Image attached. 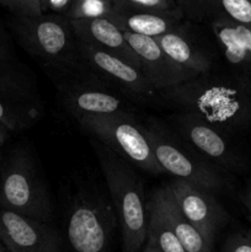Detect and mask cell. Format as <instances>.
Segmentation results:
<instances>
[{"instance_id": "16", "label": "cell", "mask_w": 251, "mask_h": 252, "mask_svg": "<svg viewBox=\"0 0 251 252\" xmlns=\"http://www.w3.org/2000/svg\"><path fill=\"white\" fill-rule=\"evenodd\" d=\"M155 39L165 54L191 79L211 71V58L197 46L182 26Z\"/></svg>"}, {"instance_id": "27", "label": "cell", "mask_w": 251, "mask_h": 252, "mask_svg": "<svg viewBox=\"0 0 251 252\" xmlns=\"http://www.w3.org/2000/svg\"><path fill=\"white\" fill-rule=\"evenodd\" d=\"M71 2L73 0H42L43 14L52 11L53 14H63V16H65Z\"/></svg>"}, {"instance_id": "21", "label": "cell", "mask_w": 251, "mask_h": 252, "mask_svg": "<svg viewBox=\"0 0 251 252\" xmlns=\"http://www.w3.org/2000/svg\"><path fill=\"white\" fill-rule=\"evenodd\" d=\"M145 245L157 252H186L165 218L159 199L154 192L148 201V230Z\"/></svg>"}, {"instance_id": "26", "label": "cell", "mask_w": 251, "mask_h": 252, "mask_svg": "<svg viewBox=\"0 0 251 252\" xmlns=\"http://www.w3.org/2000/svg\"><path fill=\"white\" fill-rule=\"evenodd\" d=\"M223 252H251V239L241 234L231 235L226 240Z\"/></svg>"}, {"instance_id": "14", "label": "cell", "mask_w": 251, "mask_h": 252, "mask_svg": "<svg viewBox=\"0 0 251 252\" xmlns=\"http://www.w3.org/2000/svg\"><path fill=\"white\" fill-rule=\"evenodd\" d=\"M79 41L113 54L134 68L142 69L140 61L127 42L125 32L108 19L69 20Z\"/></svg>"}, {"instance_id": "13", "label": "cell", "mask_w": 251, "mask_h": 252, "mask_svg": "<svg viewBox=\"0 0 251 252\" xmlns=\"http://www.w3.org/2000/svg\"><path fill=\"white\" fill-rule=\"evenodd\" d=\"M125 36L139 58L143 73L157 93L191 80L189 75L165 54L155 38L129 32H125Z\"/></svg>"}, {"instance_id": "19", "label": "cell", "mask_w": 251, "mask_h": 252, "mask_svg": "<svg viewBox=\"0 0 251 252\" xmlns=\"http://www.w3.org/2000/svg\"><path fill=\"white\" fill-rule=\"evenodd\" d=\"M159 203L161 206L162 212L165 214V218L169 221L170 226L174 230L175 235L177 236L179 241L181 243L182 248L186 252H216L214 246H212L206 239L203 238L201 233L185 218L184 214L177 207L171 192L165 185L164 187H160L157 191Z\"/></svg>"}, {"instance_id": "6", "label": "cell", "mask_w": 251, "mask_h": 252, "mask_svg": "<svg viewBox=\"0 0 251 252\" xmlns=\"http://www.w3.org/2000/svg\"><path fill=\"white\" fill-rule=\"evenodd\" d=\"M91 138L112 150L133 166L154 176L164 175L135 115L85 116L75 118Z\"/></svg>"}, {"instance_id": "29", "label": "cell", "mask_w": 251, "mask_h": 252, "mask_svg": "<svg viewBox=\"0 0 251 252\" xmlns=\"http://www.w3.org/2000/svg\"><path fill=\"white\" fill-rule=\"evenodd\" d=\"M7 135H9V130L2 127V126H0V145H2L6 142Z\"/></svg>"}, {"instance_id": "10", "label": "cell", "mask_w": 251, "mask_h": 252, "mask_svg": "<svg viewBox=\"0 0 251 252\" xmlns=\"http://www.w3.org/2000/svg\"><path fill=\"white\" fill-rule=\"evenodd\" d=\"M62 105L74 118L85 116L134 115L128 98L91 78L78 76L56 84Z\"/></svg>"}, {"instance_id": "32", "label": "cell", "mask_w": 251, "mask_h": 252, "mask_svg": "<svg viewBox=\"0 0 251 252\" xmlns=\"http://www.w3.org/2000/svg\"><path fill=\"white\" fill-rule=\"evenodd\" d=\"M0 252H5L4 248H2V245H1V243H0Z\"/></svg>"}, {"instance_id": "28", "label": "cell", "mask_w": 251, "mask_h": 252, "mask_svg": "<svg viewBox=\"0 0 251 252\" xmlns=\"http://www.w3.org/2000/svg\"><path fill=\"white\" fill-rule=\"evenodd\" d=\"M0 59L1 61H14V49L6 32L0 27Z\"/></svg>"}, {"instance_id": "25", "label": "cell", "mask_w": 251, "mask_h": 252, "mask_svg": "<svg viewBox=\"0 0 251 252\" xmlns=\"http://www.w3.org/2000/svg\"><path fill=\"white\" fill-rule=\"evenodd\" d=\"M123 1L137 9L152 10V11H172L180 7L176 0H123Z\"/></svg>"}, {"instance_id": "7", "label": "cell", "mask_w": 251, "mask_h": 252, "mask_svg": "<svg viewBox=\"0 0 251 252\" xmlns=\"http://www.w3.org/2000/svg\"><path fill=\"white\" fill-rule=\"evenodd\" d=\"M117 223L112 203L101 194H75L66 223V236L75 252H106Z\"/></svg>"}, {"instance_id": "3", "label": "cell", "mask_w": 251, "mask_h": 252, "mask_svg": "<svg viewBox=\"0 0 251 252\" xmlns=\"http://www.w3.org/2000/svg\"><path fill=\"white\" fill-rule=\"evenodd\" d=\"M90 143L100 162L121 226L123 252H140L147 243L148 230V202L142 180L133 165L106 145L95 139Z\"/></svg>"}, {"instance_id": "33", "label": "cell", "mask_w": 251, "mask_h": 252, "mask_svg": "<svg viewBox=\"0 0 251 252\" xmlns=\"http://www.w3.org/2000/svg\"><path fill=\"white\" fill-rule=\"evenodd\" d=\"M0 174H1V164H0Z\"/></svg>"}, {"instance_id": "18", "label": "cell", "mask_w": 251, "mask_h": 252, "mask_svg": "<svg viewBox=\"0 0 251 252\" xmlns=\"http://www.w3.org/2000/svg\"><path fill=\"white\" fill-rule=\"evenodd\" d=\"M179 6L194 21L225 20L251 29V0H180Z\"/></svg>"}, {"instance_id": "2", "label": "cell", "mask_w": 251, "mask_h": 252, "mask_svg": "<svg viewBox=\"0 0 251 252\" xmlns=\"http://www.w3.org/2000/svg\"><path fill=\"white\" fill-rule=\"evenodd\" d=\"M11 27L20 44L54 84L85 75L78 39L65 16L43 14L38 17H15Z\"/></svg>"}, {"instance_id": "23", "label": "cell", "mask_w": 251, "mask_h": 252, "mask_svg": "<svg viewBox=\"0 0 251 252\" xmlns=\"http://www.w3.org/2000/svg\"><path fill=\"white\" fill-rule=\"evenodd\" d=\"M120 0H73L66 11L68 20L111 19Z\"/></svg>"}, {"instance_id": "15", "label": "cell", "mask_w": 251, "mask_h": 252, "mask_svg": "<svg viewBox=\"0 0 251 252\" xmlns=\"http://www.w3.org/2000/svg\"><path fill=\"white\" fill-rule=\"evenodd\" d=\"M184 17L185 15L180 7L172 11H152L137 9L120 0L110 20L123 32L157 38L180 29Z\"/></svg>"}, {"instance_id": "4", "label": "cell", "mask_w": 251, "mask_h": 252, "mask_svg": "<svg viewBox=\"0 0 251 252\" xmlns=\"http://www.w3.org/2000/svg\"><path fill=\"white\" fill-rule=\"evenodd\" d=\"M143 126L155 159L165 174L212 193L226 189L223 170L189 147L167 123L149 117Z\"/></svg>"}, {"instance_id": "31", "label": "cell", "mask_w": 251, "mask_h": 252, "mask_svg": "<svg viewBox=\"0 0 251 252\" xmlns=\"http://www.w3.org/2000/svg\"><path fill=\"white\" fill-rule=\"evenodd\" d=\"M140 252H157V251L154 250V249H153V248H150V246L144 245V248L142 249V251H140Z\"/></svg>"}, {"instance_id": "24", "label": "cell", "mask_w": 251, "mask_h": 252, "mask_svg": "<svg viewBox=\"0 0 251 252\" xmlns=\"http://www.w3.org/2000/svg\"><path fill=\"white\" fill-rule=\"evenodd\" d=\"M0 4L15 17H38L43 15L42 0H0Z\"/></svg>"}, {"instance_id": "17", "label": "cell", "mask_w": 251, "mask_h": 252, "mask_svg": "<svg viewBox=\"0 0 251 252\" xmlns=\"http://www.w3.org/2000/svg\"><path fill=\"white\" fill-rule=\"evenodd\" d=\"M225 61L239 73L251 75V29L225 20L211 22Z\"/></svg>"}, {"instance_id": "20", "label": "cell", "mask_w": 251, "mask_h": 252, "mask_svg": "<svg viewBox=\"0 0 251 252\" xmlns=\"http://www.w3.org/2000/svg\"><path fill=\"white\" fill-rule=\"evenodd\" d=\"M0 96L42 105L34 76L15 61L0 59Z\"/></svg>"}, {"instance_id": "11", "label": "cell", "mask_w": 251, "mask_h": 252, "mask_svg": "<svg viewBox=\"0 0 251 252\" xmlns=\"http://www.w3.org/2000/svg\"><path fill=\"white\" fill-rule=\"evenodd\" d=\"M166 186L185 218L214 246L217 234L229 220L228 213L214 193L179 179Z\"/></svg>"}, {"instance_id": "9", "label": "cell", "mask_w": 251, "mask_h": 252, "mask_svg": "<svg viewBox=\"0 0 251 252\" xmlns=\"http://www.w3.org/2000/svg\"><path fill=\"white\" fill-rule=\"evenodd\" d=\"M166 123L189 147L219 169L241 171L246 167L245 158L228 133L186 112H177L169 116Z\"/></svg>"}, {"instance_id": "1", "label": "cell", "mask_w": 251, "mask_h": 252, "mask_svg": "<svg viewBox=\"0 0 251 252\" xmlns=\"http://www.w3.org/2000/svg\"><path fill=\"white\" fill-rule=\"evenodd\" d=\"M157 97L228 134L251 128V75L206 74L157 93Z\"/></svg>"}, {"instance_id": "30", "label": "cell", "mask_w": 251, "mask_h": 252, "mask_svg": "<svg viewBox=\"0 0 251 252\" xmlns=\"http://www.w3.org/2000/svg\"><path fill=\"white\" fill-rule=\"evenodd\" d=\"M245 203H246V207L249 208V211L251 212V187L248 189V192H246Z\"/></svg>"}, {"instance_id": "8", "label": "cell", "mask_w": 251, "mask_h": 252, "mask_svg": "<svg viewBox=\"0 0 251 252\" xmlns=\"http://www.w3.org/2000/svg\"><path fill=\"white\" fill-rule=\"evenodd\" d=\"M78 39V38H76ZM80 62L85 75H90L126 98L145 102L157 97L142 69L134 68L113 54L91 47L78 39Z\"/></svg>"}, {"instance_id": "12", "label": "cell", "mask_w": 251, "mask_h": 252, "mask_svg": "<svg viewBox=\"0 0 251 252\" xmlns=\"http://www.w3.org/2000/svg\"><path fill=\"white\" fill-rule=\"evenodd\" d=\"M0 240L11 252H61L58 233L51 223L6 209H0Z\"/></svg>"}, {"instance_id": "22", "label": "cell", "mask_w": 251, "mask_h": 252, "mask_svg": "<svg viewBox=\"0 0 251 252\" xmlns=\"http://www.w3.org/2000/svg\"><path fill=\"white\" fill-rule=\"evenodd\" d=\"M41 111L42 105L0 96V126L9 132H20L32 127L41 116Z\"/></svg>"}, {"instance_id": "5", "label": "cell", "mask_w": 251, "mask_h": 252, "mask_svg": "<svg viewBox=\"0 0 251 252\" xmlns=\"http://www.w3.org/2000/svg\"><path fill=\"white\" fill-rule=\"evenodd\" d=\"M0 177V209L51 223V196L33 157L26 149H16L10 155Z\"/></svg>"}]
</instances>
